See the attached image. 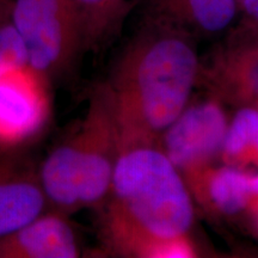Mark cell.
Masks as SVG:
<instances>
[{
  "label": "cell",
  "instance_id": "cell-1",
  "mask_svg": "<svg viewBox=\"0 0 258 258\" xmlns=\"http://www.w3.org/2000/svg\"><path fill=\"white\" fill-rule=\"evenodd\" d=\"M105 249L125 257L171 258L194 221L189 190L159 141H122L110 191L98 207Z\"/></svg>",
  "mask_w": 258,
  "mask_h": 258
},
{
  "label": "cell",
  "instance_id": "cell-2",
  "mask_svg": "<svg viewBox=\"0 0 258 258\" xmlns=\"http://www.w3.org/2000/svg\"><path fill=\"white\" fill-rule=\"evenodd\" d=\"M199 73L190 35L150 18L104 82L122 141H159L188 105Z\"/></svg>",
  "mask_w": 258,
  "mask_h": 258
},
{
  "label": "cell",
  "instance_id": "cell-3",
  "mask_svg": "<svg viewBox=\"0 0 258 258\" xmlns=\"http://www.w3.org/2000/svg\"><path fill=\"white\" fill-rule=\"evenodd\" d=\"M118 132L104 84L92 90L85 114L37 166L49 208L63 214L98 208L110 191Z\"/></svg>",
  "mask_w": 258,
  "mask_h": 258
},
{
  "label": "cell",
  "instance_id": "cell-4",
  "mask_svg": "<svg viewBox=\"0 0 258 258\" xmlns=\"http://www.w3.org/2000/svg\"><path fill=\"white\" fill-rule=\"evenodd\" d=\"M28 63L53 84L76 70L84 54L73 0H11Z\"/></svg>",
  "mask_w": 258,
  "mask_h": 258
},
{
  "label": "cell",
  "instance_id": "cell-5",
  "mask_svg": "<svg viewBox=\"0 0 258 258\" xmlns=\"http://www.w3.org/2000/svg\"><path fill=\"white\" fill-rule=\"evenodd\" d=\"M51 83L29 64L0 74V152L19 153L51 120Z\"/></svg>",
  "mask_w": 258,
  "mask_h": 258
},
{
  "label": "cell",
  "instance_id": "cell-6",
  "mask_svg": "<svg viewBox=\"0 0 258 258\" xmlns=\"http://www.w3.org/2000/svg\"><path fill=\"white\" fill-rule=\"evenodd\" d=\"M228 121L217 102L186 108L159 138V146L177 169L190 177L207 169L221 153Z\"/></svg>",
  "mask_w": 258,
  "mask_h": 258
},
{
  "label": "cell",
  "instance_id": "cell-7",
  "mask_svg": "<svg viewBox=\"0 0 258 258\" xmlns=\"http://www.w3.org/2000/svg\"><path fill=\"white\" fill-rule=\"evenodd\" d=\"M80 254L79 235L70 215L49 207L0 239V258H78Z\"/></svg>",
  "mask_w": 258,
  "mask_h": 258
},
{
  "label": "cell",
  "instance_id": "cell-8",
  "mask_svg": "<svg viewBox=\"0 0 258 258\" xmlns=\"http://www.w3.org/2000/svg\"><path fill=\"white\" fill-rule=\"evenodd\" d=\"M48 207L37 166L19 153L0 152V239Z\"/></svg>",
  "mask_w": 258,
  "mask_h": 258
},
{
  "label": "cell",
  "instance_id": "cell-9",
  "mask_svg": "<svg viewBox=\"0 0 258 258\" xmlns=\"http://www.w3.org/2000/svg\"><path fill=\"white\" fill-rule=\"evenodd\" d=\"M151 17L179 30L213 35L224 31L238 15L237 0H151Z\"/></svg>",
  "mask_w": 258,
  "mask_h": 258
},
{
  "label": "cell",
  "instance_id": "cell-10",
  "mask_svg": "<svg viewBox=\"0 0 258 258\" xmlns=\"http://www.w3.org/2000/svg\"><path fill=\"white\" fill-rule=\"evenodd\" d=\"M137 0H73L78 15L83 49L99 53L120 34Z\"/></svg>",
  "mask_w": 258,
  "mask_h": 258
},
{
  "label": "cell",
  "instance_id": "cell-11",
  "mask_svg": "<svg viewBox=\"0 0 258 258\" xmlns=\"http://www.w3.org/2000/svg\"><path fill=\"white\" fill-rule=\"evenodd\" d=\"M191 177L194 188L201 189L203 198L221 214H238L252 199L250 175L240 167L226 164L218 169H205Z\"/></svg>",
  "mask_w": 258,
  "mask_h": 258
},
{
  "label": "cell",
  "instance_id": "cell-12",
  "mask_svg": "<svg viewBox=\"0 0 258 258\" xmlns=\"http://www.w3.org/2000/svg\"><path fill=\"white\" fill-rule=\"evenodd\" d=\"M220 156L227 165H258V109L245 106L228 123Z\"/></svg>",
  "mask_w": 258,
  "mask_h": 258
},
{
  "label": "cell",
  "instance_id": "cell-13",
  "mask_svg": "<svg viewBox=\"0 0 258 258\" xmlns=\"http://www.w3.org/2000/svg\"><path fill=\"white\" fill-rule=\"evenodd\" d=\"M225 88L239 101L258 106V40L238 48L225 60Z\"/></svg>",
  "mask_w": 258,
  "mask_h": 258
},
{
  "label": "cell",
  "instance_id": "cell-14",
  "mask_svg": "<svg viewBox=\"0 0 258 258\" xmlns=\"http://www.w3.org/2000/svg\"><path fill=\"white\" fill-rule=\"evenodd\" d=\"M25 64L28 57L12 16L11 0H0V74Z\"/></svg>",
  "mask_w": 258,
  "mask_h": 258
},
{
  "label": "cell",
  "instance_id": "cell-15",
  "mask_svg": "<svg viewBox=\"0 0 258 258\" xmlns=\"http://www.w3.org/2000/svg\"><path fill=\"white\" fill-rule=\"evenodd\" d=\"M238 14L247 28L258 30V0H237Z\"/></svg>",
  "mask_w": 258,
  "mask_h": 258
},
{
  "label": "cell",
  "instance_id": "cell-16",
  "mask_svg": "<svg viewBox=\"0 0 258 258\" xmlns=\"http://www.w3.org/2000/svg\"><path fill=\"white\" fill-rule=\"evenodd\" d=\"M250 191L251 198L258 199V173L256 175H250Z\"/></svg>",
  "mask_w": 258,
  "mask_h": 258
}]
</instances>
